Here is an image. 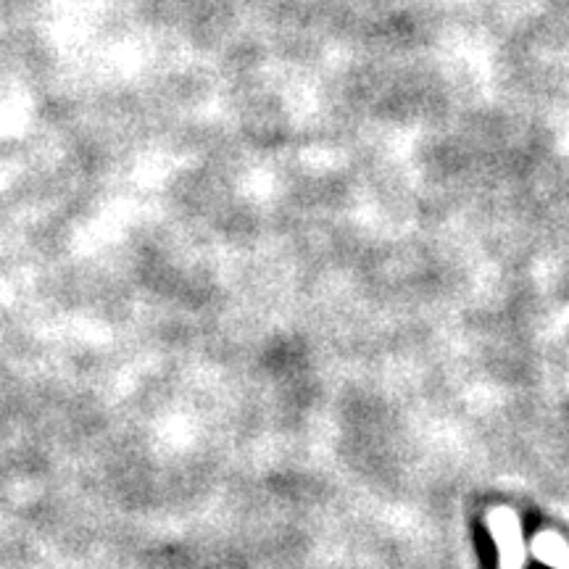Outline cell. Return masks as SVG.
Listing matches in <instances>:
<instances>
[{
    "mask_svg": "<svg viewBox=\"0 0 569 569\" xmlns=\"http://www.w3.org/2000/svg\"><path fill=\"white\" fill-rule=\"evenodd\" d=\"M493 522V535L501 546V569H519V543L517 519L512 512H496L490 517Z\"/></svg>",
    "mask_w": 569,
    "mask_h": 569,
    "instance_id": "obj_1",
    "label": "cell"
},
{
    "mask_svg": "<svg viewBox=\"0 0 569 569\" xmlns=\"http://www.w3.org/2000/svg\"><path fill=\"white\" fill-rule=\"evenodd\" d=\"M533 551L541 562L554 564L556 569H569V548L564 546L562 538H556V535H541V538L533 543Z\"/></svg>",
    "mask_w": 569,
    "mask_h": 569,
    "instance_id": "obj_2",
    "label": "cell"
}]
</instances>
